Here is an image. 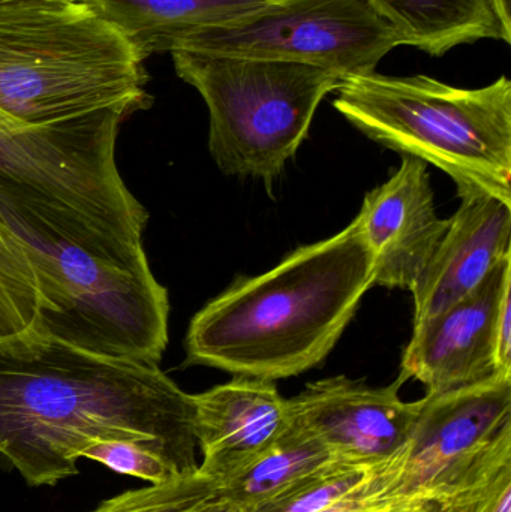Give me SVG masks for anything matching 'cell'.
Wrapping results in <instances>:
<instances>
[{"label":"cell","instance_id":"6da1fadb","mask_svg":"<svg viewBox=\"0 0 511 512\" xmlns=\"http://www.w3.org/2000/svg\"><path fill=\"white\" fill-rule=\"evenodd\" d=\"M138 442L179 475L200 468L192 394L156 364L24 334L0 342V457L29 486L78 475L84 448Z\"/></svg>","mask_w":511,"mask_h":512},{"label":"cell","instance_id":"7a4b0ae2","mask_svg":"<svg viewBox=\"0 0 511 512\" xmlns=\"http://www.w3.org/2000/svg\"><path fill=\"white\" fill-rule=\"evenodd\" d=\"M0 219L38 280L32 333L99 357L158 366L170 301L150 270L143 237L3 188Z\"/></svg>","mask_w":511,"mask_h":512},{"label":"cell","instance_id":"3957f363","mask_svg":"<svg viewBox=\"0 0 511 512\" xmlns=\"http://www.w3.org/2000/svg\"><path fill=\"white\" fill-rule=\"evenodd\" d=\"M372 286L374 262L353 221L209 301L189 324L186 364L272 382L302 375L326 360Z\"/></svg>","mask_w":511,"mask_h":512},{"label":"cell","instance_id":"277c9868","mask_svg":"<svg viewBox=\"0 0 511 512\" xmlns=\"http://www.w3.org/2000/svg\"><path fill=\"white\" fill-rule=\"evenodd\" d=\"M336 110L381 146L511 206V81L462 89L428 75H354L341 81Z\"/></svg>","mask_w":511,"mask_h":512},{"label":"cell","instance_id":"5b68a950","mask_svg":"<svg viewBox=\"0 0 511 512\" xmlns=\"http://www.w3.org/2000/svg\"><path fill=\"white\" fill-rule=\"evenodd\" d=\"M144 60L104 18L75 0L0 5V111L47 125L147 93Z\"/></svg>","mask_w":511,"mask_h":512},{"label":"cell","instance_id":"8992f818","mask_svg":"<svg viewBox=\"0 0 511 512\" xmlns=\"http://www.w3.org/2000/svg\"><path fill=\"white\" fill-rule=\"evenodd\" d=\"M177 75L209 110V150L227 176L272 183L309 135L323 99L341 78L279 60L171 51Z\"/></svg>","mask_w":511,"mask_h":512},{"label":"cell","instance_id":"52a82bcc","mask_svg":"<svg viewBox=\"0 0 511 512\" xmlns=\"http://www.w3.org/2000/svg\"><path fill=\"white\" fill-rule=\"evenodd\" d=\"M152 101L135 99L47 125H24L0 111V188L143 237L149 215L117 170L116 141L122 123Z\"/></svg>","mask_w":511,"mask_h":512},{"label":"cell","instance_id":"ba28073f","mask_svg":"<svg viewBox=\"0 0 511 512\" xmlns=\"http://www.w3.org/2000/svg\"><path fill=\"white\" fill-rule=\"evenodd\" d=\"M399 45L398 33L366 0H276L254 14L191 33L171 51L302 63L344 80L377 71Z\"/></svg>","mask_w":511,"mask_h":512},{"label":"cell","instance_id":"9c48e42d","mask_svg":"<svg viewBox=\"0 0 511 512\" xmlns=\"http://www.w3.org/2000/svg\"><path fill=\"white\" fill-rule=\"evenodd\" d=\"M511 424V373L420 399L393 499L440 498Z\"/></svg>","mask_w":511,"mask_h":512},{"label":"cell","instance_id":"30bf717a","mask_svg":"<svg viewBox=\"0 0 511 512\" xmlns=\"http://www.w3.org/2000/svg\"><path fill=\"white\" fill-rule=\"evenodd\" d=\"M401 378L371 387L347 376L321 379L287 399L290 423L311 435L339 462L377 466L407 450L420 400L404 402Z\"/></svg>","mask_w":511,"mask_h":512},{"label":"cell","instance_id":"8fae6325","mask_svg":"<svg viewBox=\"0 0 511 512\" xmlns=\"http://www.w3.org/2000/svg\"><path fill=\"white\" fill-rule=\"evenodd\" d=\"M511 298V254L467 297L414 324L401 363L402 381L413 378L428 393L456 390L498 372V321Z\"/></svg>","mask_w":511,"mask_h":512},{"label":"cell","instance_id":"7c38bea8","mask_svg":"<svg viewBox=\"0 0 511 512\" xmlns=\"http://www.w3.org/2000/svg\"><path fill=\"white\" fill-rule=\"evenodd\" d=\"M371 252L374 285L413 289L449 219L435 209L428 164L404 156L387 182L369 192L354 219Z\"/></svg>","mask_w":511,"mask_h":512},{"label":"cell","instance_id":"4fadbf2b","mask_svg":"<svg viewBox=\"0 0 511 512\" xmlns=\"http://www.w3.org/2000/svg\"><path fill=\"white\" fill-rule=\"evenodd\" d=\"M198 471L222 486L272 447L290 427L287 399L275 382L236 376L192 394Z\"/></svg>","mask_w":511,"mask_h":512},{"label":"cell","instance_id":"5bb4252c","mask_svg":"<svg viewBox=\"0 0 511 512\" xmlns=\"http://www.w3.org/2000/svg\"><path fill=\"white\" fill-rule=\"evenodd\" d=\"M461 206L414 283V324L474 291L511 254V206L480 191L458 192Z\"/></svg>","mask_w":511,"mask_h":512},{"label":"cell","instance_id":"9a60e30c","mask_svg":"<svg viewBox=\"0 0 511 512\" xmlns=\"http://www.w3.org/2000/svg\"><path fill=\"white\" fill-rule=\"evenodd\" d=\"M113 24L141 59L198 30L254 14L276 0H75Z\"/></svg>","mask_w":511,"mask_h":512},{"label":"cell","instance_id":"2e32d148","mask_svg":"<svg viewBox=\"0 0 511 512\" xmlns=\"http://www.w3.org/2000/svg\"><path fill=\"white\" fill-rule=\"evenodd\" d=\"M402 45L441 57L459 45L500 39L489 0H366Z\"/></svg>","mask_w":511,"mask_h":512},{"label":"cell","instance_id":"e0dca14e","mask_svg":"<svg viewBox=\"0 0 511 512\" xmlns=\"http://www.w3.org/2000/svg\"><path fill=\"white\" fill-rule=\"evenodd\" d=\"M332 462L339 460L321 442L290 423L272 447L219 486L216 496L246 512Z\"/></svg>","mask_w":511,"mask_h":512},{"label":"cell","instance_id":"ac0fdd59","mask_svg":"<svg viewBox=\"0 0 511 512\" xmlns=\"http://www.w3.org/2000/svg\"><path fill=\"white\" fill-rule=\"evenodd\" d=\"M437 499L444 512H511V424Z\"/></svg>","mask_w":511,"mask_h":512},{"label":"cell","instance_id":"d6986e66","mask_svg":"<svg viewBox=\"0 0 511 512\" xmlns=\"http://www.w3.org/2000/svg\"><path fill=\"white\" fill-rule=\"evenodd\" d=\"M39 304L38 280L29 256L0 219V342L32 333Z\"/></svg>","mask_w":511,"mask_h":512},{"label":"cell","instance_id":"ffe728a7","mask_svg":"<svg viewBox=\"0 0 511 512\" xmlns=\"http://www.w3.org/2000/svg\"><path fill=\"white\" fill-rule=\"evenodd\" d=\"M408 448V447H407ZM401 456V454H399ZM398 456V457H399ZM383 465H353L332 462L291 484L273 498L246 512H321L365 486L387 468Z\"/></svg>","mask_w":511,"mask_h":512},{"label":"cell","instance_id":"44dd1931","mask_svg":"<svg viewBox=\"0 0 511 512\" xmlns=\"http://www.w3.org/2000/svg\"><path fill=\"white\" fill-rule=\"evenodd\" d=\"M218 486L200 471L167 483L129 490L102 502L92 512H189L215 498Z\"/></svg>","mask_w":511,"mask_h":512},{"label":"cell","instance_id":"7402d4cb","mask_svg":"<svg viewBox=\"0 0 511 512\" xmlns=\"http://www.w3.org/2000/svg\"><path fill=\"white\" fill-rule=\"evenodd\" d=\"M81 457L95 460L117 474L138 478L150 484L167 483L180 477L170 463L138 442L120 439L95 442L84 448Z\"/></svg>","mask_w":511,"mask_h":512},{"label":"cell","instance_id":"603a6c76","mask_svg":"<svg viewBox=\"0 0 511 512\" xmlns=\"http://www.w3.org/2000/svg\"><path fill=\"white\" fill-rule=\"evenodd\" d=\"M407 450L365 486L321 512H389L392 510L399 499H393L389 489L401 474Z\"/></svg>","mask_w":511,"mask_h":512},{"label":"cell","instance_id":"cb8c5ba5","mask_svg":"<svg viewBox=\"0 0 511 512\" xmlns=\"http://www.w3.org/2000/svg\"><path fill=\"white\" fill-rule=\"evenodd\" d=\"M389 512H444V507L437 498L399 499Z\"/></svg>","mask_w":511,"mask_h":512},{"label":"cell","instance_id":"d4e9b609","mask_svg":"<svg viewBox=\"0 0 511 512\" xmlns=\"http://www.w3.org/2000/svg\"><path fill=\"white\" fill-rule=\"evenodd\" d=\"M492 12L500 27L501 41L511 42V0H489Z\"/></svg>","mask_w":511,"mask_h":512},{"label":"cell","instance_id":"484cf974","mask_svg":"<svg viewBox=\"0 0 511 512\" xmlns=\"http://www.w3.org/2000/svg\"><path fill=\"white\" fill-rule=\"evenodd\" d=\"M189 512H242L239 508L234 507L230 502L224 501V499L215 498L209 499V501L203 502V504L198 505L197 508L191 510Z\"/></svg>","mask_w":511,"mask_h":512},{"label":"cell","instance_id":"4316f807","mask_svg":"<svg viewBox=\"0 0 511 512\" xmlns=\"http://www.w3.org/2000/svg\"><path fill=\"white\" fill-rule=\"evenodd\" d=\"M23 2V0H0V5H6V3Z\"/></svg>","mask_w":511,"mask_h":512}]
</instances>
